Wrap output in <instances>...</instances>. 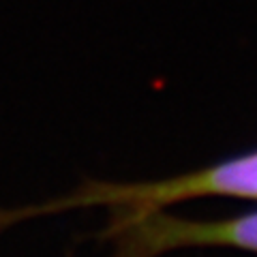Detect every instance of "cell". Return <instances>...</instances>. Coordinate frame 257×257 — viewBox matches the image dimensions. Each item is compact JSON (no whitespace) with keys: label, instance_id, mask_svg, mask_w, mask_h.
Segmentation results:
<instances>
[{"label":"cell","instance_id":"obj_1","mask_svg":"<svg viewBox=\"0 0 257 257\" xmlns=\"http://www.w3.org/2000/svg\"><path fill=\"white\" fill-rule=\"evenodd\" d=\"M199 197L257 199V150L219 161L195 172L148 182H88L52 202L0 212V229L30 216L56 214L75 208H109L116 216L165 210L167 206Z\"/></svg>","mask_w":257,"mask_h":257},{"label":"cell","instance_id":"obj_2","mask_svg":"<svg viewBox=\"0 0 257 257\" xmlns=\"http://www.w3.org/2000/svg\"><path fill=\"white\" fill-rule=\"evenodd\" d=\"M114 231L124 240L126 257H155L174 248L227 246L257 253V210L216 221H195L165 210L116 216Z\"/></svg>","mask_w":257,"mask_h":257}]
</instances>
